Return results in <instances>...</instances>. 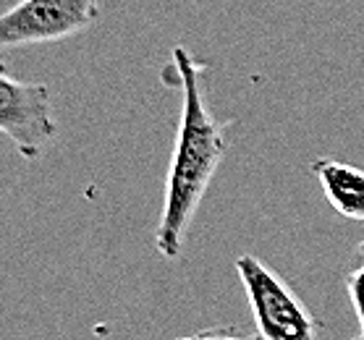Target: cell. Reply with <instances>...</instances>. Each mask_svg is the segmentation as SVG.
<instances>
[{
  "instance_id": "6da1fadb",
  "label": "cell",
  "mask_w": 364,
  "mask_h": 340,
  "mask_svg": "<svg viewBox=\"0 0 364 340\" xmlns=\"http://www.w3.org/2000/svg\"><path fill=\"white\" fill-rule=\"evenodd\" d=\"M173 71L181 87V116L168 168L163 215L155 228V249L166 259L183 254L191 220L228 152L225 126L207 105L205 63L191 58L186 48L178 45L173 48Z\"/></svg>"
},
{
  "instance_id": "7a4b0ae2",
  "label": "cell",
  "mask_w": 364,
  "mask_h": 340,
  "mask_svg": "<svg viewBox=\"0 0 364 340\" xmlns=\"http://www.w3.org/2000/svg\"><path fill=\"white\" fill-rule=\"evenodd\" d=\"M236 273L249 296L257 335L262 340H317L320 322L294 288L255 254L236 259Z\"/></svg>"
},
{
  "instance_id": "3957f363",
  "label": "cell",
  "mask_w": 364,
  "mask_h": 340,
  "mask_svg": "<svg viewBox=\"0 0 364 340\" xmlns=\"http://www.w3.org/2000/svg\"><path fill=\"white\" fill-rule=\"evenodd\" d=\"M102 0H18L0 13V50L48 45L87 32Z\"/></svg>"
},
{
  "instance_id": "277c9868",
  "label": "cell",
  "mask_w": 364,
  "mask_h": 340,
  "mask_svg": "<svg viewBox=\"0 0 364 340\" xmlns=\"http://www.w3.org/2000/svg\"><path fill=\"white\" fill-rule=\"evenodd\" d=\"M0 133L24 160L34 163L42 158L58 136L48 84L18 82L0 66Z\"/></svg>"
},
{
  "instance_id": "5b68a950",
  "label": "cell",
  "mask_w": 364,
  "mask_h": 340,
  "mask_svg": "<svg viewBox=\"0 0 364 340\" xmlns=\"http://www.w3.org/2000/svg\"><path fill=\"white\" fill-rule=\"evenodd\" d=\"M312 173L323 186V194L341 217L364 223V170L338 160H315Z\"/></svg>"
},
{
  "instance_id": "8992f818",
  "label": "cell",
  "mask_w": 364,
  "mask_h": 340,
  "mask_svg": "<svg viewBox=\"0 0 364 340\" xmlns=\"http://www.w3.org/2000/svg\"><path fill=\"white\" fill-rule=\"evenodd\" d=\"M356 251H359V257H364V241L359 243ZM346 290L348 299H351V307L356 312V319H359V338L364 340V265L346 275Z\"/></svg>"
},
{
  "instance_id": "52a82bcc",
  "label": "cell",
  "mask_w": 364,
  "mask_h": 340,
  "mask_svg": "<svg viewBox=\"0 0 364 340\" xmlns=\"http://www.w3.org/2000/svg\"><path fill=\"white\" fill-rule=\"evenodd\" d=\"M178 340H262L259 335H241L239 330L233 327H218V330H205V332H194V335H186V338Z\"/></svg>"
},
{
  "instance_id": "ba28073f",
  "label": "cell",
  "mask_w": 364,
  "mask_h": 340,
  "mask_svg": "<svg viewBox=\"0 0 364 340\" xmlns=\"http://www.w3.org/2000/svg\"><path fill=\"white\" fill-rule=\"evenodd\" d=\"M356 340H362V338H356Z\"/></svg>"
}]
</instances>
